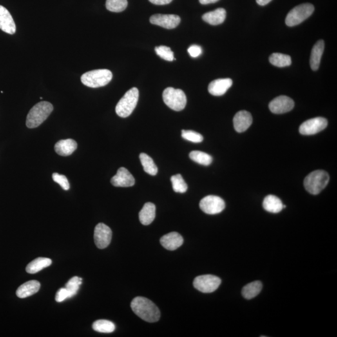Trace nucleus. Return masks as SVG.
Masks as SVG:
<instances>
[{"label": "nucleus", "mask_w": 337, "mask_h": 337, "mask_svg": "<svg viewBox=\"0 0 337 337\" xmlns=\"http://www.w3.org/2000/svg\"><path fill=\"white\" fill-rule=\"evenodd\" d=\"M131 307L133 311L146 322L153 323L159 320L160 310L149 299L142 297H137L131 302Z\"/></svg>", "instance_id": "f257e3e1"}, {"label": "nucleus", "mask_w": 337, "mask_h": 337, "mask_svg": "<svg viewBox=\"0 0 337 337\" xmlns=\"http://www.w3.org/2000/svg\"><path fill=\"white\" fill-rule=\"evenodd\" d=\"M53 111V106L50 102H39L31 109L28 114L26 122V126L31 129L37 128L48 118Z\"/></svg>", "instance_id": "f03ea898"}, {"label": "nucleus", "mask_w": 337, "mask_h": 337, "mask_svg": "<svg viewBox=\"0 0 337 337\" xmlns=\"http://www.w3.org/2000/svg\"><path fill=\"white\" fill-rule=\"evenodd\" d=\"M329 180V175L327 172L317 170L310 173L305 178L303 184L308 193L317 195L327 186Z\"/></svg>", "instance_id": "7ed1b4c3"}, {"label": "nucleus", "mask_w": 337, "mask_h": 337, "mask_svg": "<svg viewBox=\"0 0 337 337\" xmlns=\"http://www.w3.org/2000/svg\"><path fill=\"white\" fill-rule=\"evenodd\" d=\"M113 74L106 69L88 71L81 76V80L84 85L89 88H97L107 85L111 81Z\"/></svg>", "instance_id": "20e7f679"}, {"label": "nucleus", "mask_w": 337, "mask_h": 337, "mask_svg": "<svg viewBox=\"0 0 337 337\" xmlns=\"http://www.w3.org/2000/svg\"><path fill=\"white\" fill-rule=\"evenodd\" d=\"M139 90L133 88L127 91L116 107V113L120 118L129 117L135 110L139 100Z\"/></svg>", "instance_id": "39448f33"}, {"label": "nucleus", "mask_w": 337, "mask_h": 337, "mask_svg": "<svg viewBox=\"0 0 337 337\" xmlns=\"http://www.w3.org/2000/svg\"><path fill=\"white\" fill-rule=\"evenodd\" d=\"M162 98L164 103L174 111H182L186 107V96L181 89L169 87L163 92Z\"/></svg>", "instance_id": "423d86ee"}, {"label": "nucleus", "mask_w": 337, "mask_h": 337, "mask_svg": "<svg viewBox=\"0 0 337 337\" xmlns=\"http://www.w3.org/2000/svg\"><path fill=\"white\" fill-rule=\"evenodd\" d=\"M315 10L313 4L304 3L294 8L288 13L285 19V23L288 26H297L302 23L314 13Z\"/></svg>", "instance_id": "0eeeda50"}, {"label": "nucleus", "mask_w": 337, "mask_h": 337, "mask_svg": "<svg viewBox=\"0 0 337 337\" xmlns=\"http://www.w3.org/2000/svg\"><path fill=\"white\" fill-rule=\"evenodd\" d=\"M221 280L213 275H203L194 279V287L202 293H212L220 286Z\"/></svg>", "instance_id": "6e6552de"}, {"label": "nucleus", "mask_w": 337, "mask_h": 337, "mask_svg": "<svg viewBox=\"0 0 337 337\" xmlns=\"http://www.w3.org/2000/svg\"><path fill=\"white\" fill-rule=\"evenodd\" d=\"M199 206L204 213L210 215L218 214L224 211L225 204L224 200L216 196H207L200 200Z\"/></svg>", "instance_id": "1a4fd4ad"}, {"label": "nucleus", "mask_w": 337, "mask_h": 337, "mask_svg": "<svg viewBox=\"0 0 337 337\" xmlns=\"http://www.w3.org/2000/svg\"><path fill=\"white\" fill-rule=\"evenodd\" d=\"M328 125L327 120L324 118H312L303 122L299 128V132L305 136L314 135L324 130Z\"/></svg>", "instance_id": "9d476101"}, {"label": "nucleus", "mask_w": 337, "mask_h": 337, "mask_svg": "<svg viewBox=\"0 0 337 337\" xmlns=\"http://www.w3.org/2000/svg\"><path fill=\"white\" fill-rule=\"evenodd\" d=\"M94 238L98 248H106L110 244L112 239V231L108 225L103 223H99L95 227Z\"/></svg>", "instance_id": "9b49d317"}, {"label": "nucleus", "mask_w": 337, "mask_h": 337, "mask_svg": "<svg viewBox=\"0 0 337 337\" xmlns=\"http://www.w3.org/2000/svg\"><path fill=\"white\" fill-rule=\"evenodd\" d=\"M294 101L291 98L280 96L272 100L269 104V109L274 114H283L289 112L294 107Z\"/></svg>", "instance_id": "f8f14e48"}, {"label": "nucleus", "mask_w": 337, "mask_h": 337, "mask_svg": "<svg viewBox=\"0 0 337 337\" xmlns=\"http://www.w3.org/2000/svg\"><path fill=\"white\" fill-rule=\"evenodd\" d=\"M151 23L166 29L177 27L180 22V17L175 15L157 14L150 18Z\"/></svg>", "instance_id": "ddd939ff"}, {"label": "nucleus", "mask_w": 337, "mask_h": 337, "mask_svg": "<svg viewBox=\"0 0 337 337\" xmlns=\"http://www.w3.org/2000/svg\"><path fill=\"white\" fill-rule=\"evenodd\" d=\"M111 182L115 187H128L135 185V179L128 169L120 167L117 175L111 178Z\"/></svg>", "instance_id": "4468645a"}, {"label": "nucleus", "mask_w": 337, "mask_h": 337, "mask_svg": "<svg viewBox=\"0 0 337 337\" xmlns=\"http://www.w3.org/2000/svg\"><path fill=\"white\" fill-rule=\"evenodd\" d=\"M233 122L234 129L237 132H244L252 123L251 114L246 111H240L234 117Z\"/></svg>", "instance_id": "2eb2a0df"}, {"label": "nucleus", "mask_w": 337, "mask_h": 337, "mask_svg": "<svg viewBox=\"0 0 337 337\" xmlns=\"http://www.w3.org/2000/svg\"><path fill=\"white\" fill-rule=\"evenodd\" d=\"M0 29L8 34L13 35L16 32V24L12 16L7 9L0 5Z\"/></svg>", "instance_id": "dca6fc26"}, {"label": "nucleus", "mask_w": 337, "mask_h": 337, "mask_svg": "<svg viewBox=\"0 0 337 337\" xmlns=\"http://www.w3.org/2000/svg\"><path fill=\"white\" fill-rule=\"evenodd\" d=\"M233 85V80L229 78L214 80L209 84L208 91L212 95L220 97L224 95Z\"/></svg>", "instance_id": "f3484780"}, {"label": "nucleus", "mask_w": 337, "mask_h": 337, "mask_svg": "<svg viewBox=\"0 0 337 337\" xmlns=\"http://www.w3.org/2000/svg\"><path fill=\"white\" fill-rule=\"evenodd\" d=\"M160 242L165 249L169 251H175L181 246L184 239L179 234L173 232L162 236Z\"/></svg>", "instance_id": "a211bd4d"}, {"label": "nucleus", "mask_w": 337, "mask_h": 337, "mask_svg": "<svg viewBox=\"0 0 337 337\" xmlns=\"http://www.w3.org/2000/svg\"><path fill=\"white\" fill-rule=\"evenodd\" d=\"M324 48V41L323 40H319L312 48L310 60V66L312 70L317 71L319 68Z\"/></svg>", "instance_id": "6ab92c4d"}, {"label": "nucleus", "mask_w": 337, "mask_h": 337, "mask_svg": "<svg viewBox=\"0 0 337 337\" xmlns=\"http://www.w3.org/2000/svg\"><path fill=\"white\" fill-rule=\"evenodd\" d=\"M40 289V283L37 280H30L23 283L17 291V296L20 298H24L37 293Z\"/></svg>", "instance_id": "aec40b11"}, {"label": "nucleus", "mask_w": 337, "mask_h": 337, "mask_svg": "<svg viewBox=\"0 0 337 337\" xmlns=\"http://www.w3.org/2000/svg\"><path fill=\"white\" fill-rule=\"evenodd\" d=\"M77 142L71 139L61 140L55 144L56 153L60 156H68L74 153L77 149Z\"/></svg>", "instance_id": "412c9836"}, {"label": "nucleus", "mask_w": 337, "mask_h": 337, "mask_svg": "<svg viewBox=\"0 0 337 337\" xmlns=\"http://www.w3.org/2000/svg\"><path fill=\"white\" fill-rule=\"evenodd\" d=\"M226 18V11L225 9L219 8L213 12L205 13L202 16V20L211 25H218L222 24Z\"/></svg>", "instance_id": "4be33fe9"}, {"label": "nucleus", "mask_w": 337, "mask_h": 337, "mask_svg": "<svg viewBox=\"0 0 337 337\" xmlns=\"http://www.w3.org/2000/svg\"><path fill=\"white\" fill-rule=\"evenodd\" d=\"M156 217V206L151 202H147L140 211L139 218L142 225L151 224Z\"/></svg>", "instance_id": "5701e85b"}, {"label": "nucleus", "mask_w": 337, "mask_h": 337, "mask_svg": "<svg viewBox=\"0 0 337 337\" xmlns=\"http://www.w3.org/2000/svg\"><path fill=\"white\" fill-rule=\"evenodd\" d=\"M282 201L274 195H269L265 197L263 201V207L269 213L277 214L280 213L283 209Z\"/></svg>", "instance_id": "b1692460"}, {"label": "nucleus", "mask_w": 337, "mask_h": 337, "mask_svg": "<svg viewBox=\"0 0 337 337\" xmlns=\"http://www.w3.org/2000/svg\"><path fill=\"white\" fill-rule=\"evenodd\" d=\"M52 264V260L50 258H39L31 262L26 268V271L28 274H34L37 273L44 268L50 266Z\"/></svg>", "instance_id": "393cba45"}, {"label": "nucleus", "mask_w": 337, "mask_h": 337, "mask_svg": "<svg viewBox=\"0 0 337 337\" xmlns=\"http://www.w3.org/2000/svg\"><path fill=\"white\" fill-rule=\"evenodd\" d=\"M262 289V284L260 281H255L245 285L242 289V296L245 298L250 299L255 297L260 294Z\"/></svg>", "instance_id": "a878e982"}, {"label": "nucleus", "mask_w": 337, "mask_h": 337, "mask_svg": "<svg viewBox=\"0 0 337 337\" xmlns=\"http://www.w3.org/2000/svg\"><path fill=\"white\" fill-rule=\"evenodd\" d=\"M269 61L274 66L283 68L289 66L292 63L291 57L282 53H273L269 58Z\"/></svg>", "instance_id": "bb28decb"}, {"label": "nucleus", "mask_w": 337, "mask_h": 337, "mask_svg": "<svg viewBox=\"0 0 337 337\" xmlns=\"http://www.w3.org/2000/svg\"><path fill=\"white\" fill-rule=\"evenodd\" d=\"M140 162L143 166L144 170L146 173L151 176L157 175L158 169L155 162L150 156L145 153H141L139 156Z\"/></svg>", "instance_id": "cd10ccee"}, {"label": "nucleus", "mask_w": 337, "mask_h": 337, "mask_svg": "<svg viewBox=\"0 0 337 337\" xmlns=\"http://www.w3.org/2000/svg\"><path fill=\"white\" fill-rule=\"evenodd\" d=\"M93 329L100 333L110 334L115 331V325L111 321L98 320L93 323Z\"/></svg>", "instance_id": "c85d7f7f"}, {"label": "nucleus", "mask_w": 337, "mask_h": 337, "mask_svg": "<svg viewBox=\"0 0 337 337\" xmlns=\"http://www.w3.org/2000/svg\"><path fill=\"white\" fill-rule=\"evenodd\" d=\"M189 158L193 161L199 164L204 165V166H209L213 162L212 156L202 151H192L189 154Z\"/></svg>", "instance_id": "c756f323"}, {"label": "nucleus", "mask_w": 337, "mask_h": 337, "mask_svg": "<svg viewBox=\"0 0 337 337\" xmlns=\"http://www.w3.org/2000/svg\"><path fill=\"white\" fill-rule=\"evenodd\" d=\"M128 6L127 0H106V7L110 12L119 13L123 12Z\"/></svg>", "instance_id": "7c9ffc66"}, {"label": "nucleus", "mask_w": 337, "mask_h": 337, "mask_svg": "<svg viewBox=\"0 0 337 337\" xmlns=\"http://www.w3.org/2000/svg\"><path fill=\"white\" fill-rule=\"evenodd\" d=\"M173 190L176 193H184L187 190V185L180 174L172 176L171 178Z\"/></svg>", "instance_id": "2f4dec72"}, {"label": "nucleus", "mask_w": 337, "mask_h": 337, "mask_svg": "<svg viewBox=\"0 0 337 337\" xmlns=\"http://www.w3.org/2000/svg\"><path fill=\"white\" fill-rule=\"evenodd\" d=\"M82 280L81 278L75 276L71 278L66 283L65 288L70 293L71 298L77 294L79 286L81 285Z\"/></svg>", "instance_id": "473e14b6"}, {"label": "nucleus", "mask_w": 337, "mask_h": 337, "mask_svg": "<svg viewBox=\"0 0 337 337\" xmlns=\"http://www.w3.org/2000/svg\"><path fill=\"white\" fill-rule=\"evenodd\" d=\"M155 51L156 54L161 58L162 59L166 60V61H173L175 59L174 58V53L171 51L169 47L165 46L156 47Z\"/></svg>", "instance_id": "72a5a7b5"}, {"label": "nucleus", "mask_w": 337, "mask_h": 337, "mask_svg": "<svg viewBox=\"0 0 337 337\" xmlns=\"http://www.w3.org/2000/svg\"><path fill=\"white\" fill-rule=\"evenodd\" d=\"M182 138L194 143H200L202 142L203 136L200 134L191 130H182Z\"/></svg>", "instance_id": "f704fd0d"}, {"label": "nucleus", "mask_w": 337, "mask_h": 337, "mask_svg": "<svg viewBox=\"0 0 337 337\" xmlns=\"http://www.w3.org/2000/svg\"><path fill=\"white\" fill-rule=\"evenodd\" d=\"M52 178L53 180L59 184L64 190L68 191L70 189V183L65 176L60 175L59 173H53Z\"/></svg>", "instance_id": "c9c22d12"}, {"label": "nucleus", "mask_w": 337, "mask_h": 337, "mask_svg": "<svg viewBox=\"0 0 337 337\" xmlns=\"http://www.w3.org/2000/svg\"><path fill=\"white\" fill-rule=\"evenodd\" d=\"M69 298L71 297L68 290L66 288H61L57 292L55 299L57 302H62Z\"/></svg>", "instance_id": "e433bc0d"}, {"label": "nucleus", "mask_w": 337, "mask_h": 337, "mask_svg": "<svg viewBox=\"0 0 337 337\" xmlns=\"http://www.w3.org/2000/svg\"><path fill=\"white\" fill-rule=\"evenodd\" d=\"M187 51H188V53H189V55H190L191 57L193 58H197L199 57V56L201 55L202 53L201 47L198 45H196V44L189 47L188 50H187Z\"/></svg>", "instance_id": "4c0bfd02"}, {"label": "nucleus", "mask_w": 337, "mask_h": 337, "mask_svg": "<svg viewBox=\"0 0 337 337\" xmlns=\"http://www.w3.org/2000/svg\"><path fill=\"white\" fill-rule=\"evenodd\" d=\"M151 3L156 5H164L171 3L173 0H149Z\"/></svg>", "instance_id": "58836bf2"}, {"label": "nucleus", "mask_w": 337, "mask_h": 337, "mask_svg": "<svg viewBox=\"0 0 337 337\" xmlns=\"http://www.w3.org/2000/svg\"><path fill=\"white\" fill-rule=\"evenodd\" d=\"M272 0H256L257 3L260 6H265L269 4Z\"/></svg>", "instance_id": "ea45409f"}, {"label": "nucleus", "mask_w": 337, "mask_h": 337, "mask_svg": "<svg viewBox=\"0 0 337 337\" xmlns=\"http://www.w3.org/2000/svg\"><path fill=\"white\" fill-rule=\"evenodd\" d=\"M218 0H199L200 4H208L211 3H214L218 2Z\"/></svg>", "instance_id": "a19ab883"}]
</instances>
